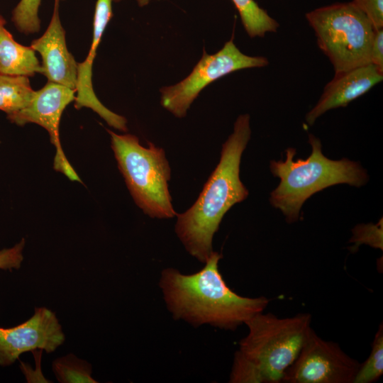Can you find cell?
<instances>
[{"label":"cell","instance_id":"cell-8","mask_svg":"<svg viewBox=\"0 0 383 383\" xmlns=\"http://www.w3.org/2000/svg\"><path fill=\"white\" fill-rule=\"evenodd\" d=\"M360 363L335 342L311 328L295 361L284 374L287 383H353Z\"/></svg>","mask_w":383,"mask_h":383},{"label":"cell","instance_id":"cell-9","mask_svg":"<svg viewBox=\"0 0 383 383\" xmlns=\"http://www.w3.org/2000/svg\"><path fill=\"white\" fill-rule=\"evenodd\" d=\"M75 94L74 89L48 82L43 88L35 91L30 103L24 109L8 116L7 118L18 126L33 123L44 128L55 148L54 169L72 181L82 182L67 160L60 139V123L62 112L69 104L74 101Z\"/></svg>","mask_w":383,"mask_h":383},{"label":"cell","instance_id":"cell-19","mask_svg":"<svg viewBox=\"0 0 383 383\" xmlns=\"http://www.w3.org/2000/svg\"><path fill=\"white\" fill-rule=\"evenodd\" d=\"M41 0H20L12 11L11 21L16 29L28 35L40 28L38 10Z\"/></svg>","mask_w":383,"mask_h":383},{"label":"cell","instance_id":"cell-24","mask_svg":"<svg viewBox=\"0 0 383 383\" xmlns=\"http://www.w3.org/2000/svg\"><path fill=\"white\" fill-rule=\"evenodd\" d=\"M370 62L383 72V28L374 30Z\"/></svg>","mask_w":383,"mask_h":383},{"label":"cell","instance_id":"cell-25","mask_svg":"<svg viewBox=\"0 0 383 383\" xmlns=\"http://www.w3.org/2000/svg\"><path fill=\"white\" fill-rule=\"evenodd\" d=\"M122 0H112L113 2H119ZM151 0H136L139 6L143 7L148 5Z\"/></svg>","mask_w":383,"mask_h":383},{"label":"cell","instance_id":"cell-6","mask_svg":"<svg viewBox=\"0 0 383 383\" xmlns=\"http://www.w3.org/2000/svg\"><path fill=\"white\" fill-rule=\"evenodd\" d=\"M306 18L335 73L370 64L374 28L353 1L317 8L306 13Z\"/></svg>","mask_w":383,"mask_h":383},{"label":"cell","instance_id":"cell-13","mask_svg":"<svg viewBox=\"0 0 383 383\" xmlns=\"http://www.w3.org/2000/svg\"><path fill=\"white\" fill-rule=\"evenodd\" d=\"M383 79V72L372 64L335 73L328 82L317 104L306 115L312 126L326 111L346 106L350 102L370 91Z\"/></svg>","mask_w":383,"mask_h":383},{"label":"cell","instance_id":"cell-18","mask_svg":"<svg viewBox=\"0 0 383 383\" xmlns=\"http://www.w3.org/2000/svg\"><path fill=\"white\" fill-rule=\"evenodd\" d=\"M383 374V326L381 323L372 345L367 359L360 363L353 383H372Z\"/></svg>","mask_w":383,"mask_h":383},{"label":"cell","instance_id":"cell-17","mask_svg":"<svg viewBox=\"0 0 383 383\" xmlns=\"http://www.w3.org/2000/svg\"><path fill=\"white\" fill-rule=\"evenodd\" d=\"M52 371L60 383H96L91 377V365L72 353L52 362Z\"/></svg>","mask_w":383,"mask_h":383},{"label":"cell","instance_id":"cell-21","mask_svg":"<svg viewBox=\"0 0 383 383\" xmlns=\"http://www.w3.org/2000/svg\"><path fill=\"white\" fill-rule=\"evenodd\" d=\"M355 243V247L362 243L370 245L372 247L382 249V226L364 225L357 226L353 231L351 239Z\"/></svg>","mask_w":383,"mask_h":383},{"label":"cell","instance_id":"cell-15","mask_svg":"<svg viewBox=\"0 0 383 383\" xmlns=\"http://www.w3.org/2000/svg\"><path fill=\"white\" fill-rule=\"evenodd\" d=\"M34 93L27 77L0 74V110L6 116L24 109Z\"/></svg>","mask_w":383,"mask_h":383},{"label":"cell","instance_id":"cell-2","mask_svg":"<svg viewBox=\"0 0 383 383\" xmlns=\"http://www.w3.org/2000/svg\"><path fill=\"white\" fill-rule=\"evenodd\" d=\"M249 114L240 115L233 132L222 145L220 160L194 204L177 214L175 232L186 250L205 262L212 253V241L223 217L245 200L248 190L240 179L242 154L251 135Z\"/></svg>","mask_w":383,"mask_h":383},{"label":"cell","instance_id":"cell-16","mask_svg":"<svg viewBox=\"0 0 383 383\" xmlns=\"http://www.w3.org/2000/svg\"><path fill=\"white\" fill-rule=\"evenodd\" d=\"M240 16L243 28L250 38H263L276 33L279 23L261 8L255 0H231Z\"/></svg>","mask_w":383,"mask_h":383},{"label":"cell","instance_id":"cell-10","mask_svg":"<svg viewBox=\"0 0 383 383\" xmlns=\"http://www.w3.org/2000/svg\"><path fill=\"white\" fill-rule=\"evenodd\" d=\"M65 339L55 313L45 307H35L34 314L25 322L12 328L0 327V365H11L27 352L52 353Z\"/></svg>","mask_w":383,"mask_h":383},{"label":"cell","instance_id":"cell-12","mask_svg":"<svg viewBox=\"0 0 383 383\" xmlns=\"http://www.w3.org/2000/svg\"><path fill=\"white\" fill-rule=\"evenodd\" d=\"M60 0H55L50 22L39 38L33 40L30 47L42 57V72L48 82L57 83L76 91L77 65L67 49L65 30L60 18Z\"/></svg>","mask_w":383,"mask_h":383},{"label":"cell","instance_id":"cell-4","mask_svg":"<svg viewBox=\"0 0 383 383\" xmlns=\"http://www.w3.org/2000/svg\"><path fill=\"white\" fill-rule=\"evenodd\" d=\"M107 131L118 169L136 205L151 218L176 216L168 185L171 169L165 150L152 142L143 146L134 135Z\"/></svg>","mask_w":383,"mask_h":383},{"label":"cell","instance_id":"cell-14","mask_svg":"<svg viewBox=\"0 0 383 383\" xmlns=\"http://www.w3.org/2000/svg\"><path fill=\"white\" fill-rule=\"evenodd\" d=\"M35 52L30 46L16 42L4 26L0 28V74L27 77L41 74Z\"/></svg>","mask_w":383,"mask_h":383},{"label":"cell","instance_id":"cell-7","mask_svg":"<svg viewBox=\"0 0 383 383\" xmlns=\"http://www.w3.org/2000/svg\"><path fill=\"white\" fill-rule=\"evenodd\" d=\"M268 64L265 57L243 53L231 38L214 54L209 55L204 49L201 59L187 77L174 85L162 87L160 104L177 118H184L199 93L211 83L235 71Z\"/></svg>","mask_w":383,"mask_h":383},{"label":"cell","instance_id":"cell-3","mask_svg":"<svg viewBox=\"0 0 383 383\" xmlns=\"http://www.w3.org/2000/svg\"><path fill=\"white\" fill-rule=\"evenodd\" d=\"M311 153L306 159L294 160L296 150H286L284 161L270 162V170L280 179L279 185L271 192L270 203L282 211L289 223L298 220L304 203L323 189L338 184L361 187L368 181L366 170L347 158L333 160L321 151L320 140L309 135Z\"/></svg>","mask_w":383,"mask_h":383},{"label":"cell","instance_id":"cell-20","mask_svg":"<svg viewBox=\"0 0 383 383\" xmlns=\"http://www.w3.org/2000/svg\"><path fill=\"white\" fill-rule=\"evenodd\" d=\"M230 382L265 383L259 370L238 351L235 353Z\"/></svg>","mask_w":383,"mask_h":383},{"label":"cell","instance_id":"cell-26","mask_svg":"<svg viewBox=\"0 0 383 383\" xmlns=\"http://www.w3.org/2000/svg\"><path fill=\"white\" fill-rule=\"evenodd\" d=\"M6 24V20L3 16L0 13V28L4 27Z\"/></svg>","mask_w":383,"mask_h":383},{"label":"cell","instance_id":"cell-11","mask_svg":"<svg viewBox=\"0 0 383 383\" xmlns=\"http://www.w3.org/2000/svg\"><path fill=\"white\" fill-rule=\"evenodd\" d=\"M112 0H97L93 21L92 41L89 53L82 62H78L74 107L89 108L110 126L126 132L127 120L106 108L97 98L92 86V65L102 35L113 16Z\"/></svg>","mask_w":383,"mask_h":383},{"label":"cell","instance_id":"cell-5","mask_svg":"<svg viewBox=\"0 0 383 383\" xmlns=\"http://www.w3.org/2000/svg\"><path fill=\"white\" fill-rule=\"evenodd\" d=\"M311 322L308 313L287 318L259 313L245 323L248 332L238 351L259 370L265 383L281 382L312 328Z\"/></svg>","mask_w":383,"mask_h":383},{"label":"cell","instance_id":"cell-22","mask_svg":"<svg viewBox=\"0 0 383 383\" xmlns=\"http://www.w3.org/2000/svg\"><path fill=\"white\" fill-rule=\"evenodd\" d=\"M369 18L374 30L383 28V0H353Z\"/></svg>","mask_w":383,"mask_h":383},{"label":"cell","instance_id":"cell-23","mask_svg":"<svg viewBox=\"0 0 383 383\" xmlns=\"http://www.w3.org/2000/svg\"><path fill=\"white\" fill-rule=\"evenodd\" d=\"M26 240L22 238L19 243L10 248L0 250V270H18L23 260V250Z\"/></svg>","mask_w":383,"mask_h":383},{"label":"cell","instance_id":"cell-1","mask_svg":"<svg viewBox=\"0 0 383 383\" xmlns=\"http://www.w3.org/2000/svg\"><path fill=\"white\" fill-rule=\"evenodd\" d=\"M221 258V253L213 251L204 267L191 274L174 268L162 271L159 284L174 318L196 327L209 324L235 330L264 311L267 298L242 296L228 287L218 270Z\"/></svg>","mask_w":383,"mask_h":383}]
</instances>
